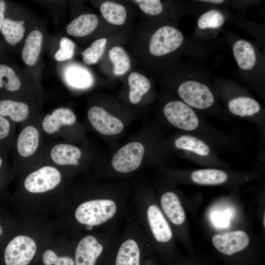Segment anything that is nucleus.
I'll return each instance as SVG.
<instances>
[{"label":"nucleus","mask_w":265,"mask_h":265,"mask_svg":"<svg viewBox=\"0 0 265 265\" xmlns=\"http://www.w3.org/2000/svg\"><path fill=\"white\" fill-rule=\"evenodd\" d=\"M76 206L74 218L87 232L120 227L132 213L129 202V190L119 186H99Z\"/></svg>","instance_id":"f257e3e1"},{"label":"nucleus","mask_w":265,"mask_h":265,"mask_svg":"<svg viewBox=\"0 0 265 265\" xmlns=\"http://www.w3.org/2000/svg\"><path fill=\"white\" fill-rule=\"evenodd\" d=\"M132 205L136 221L159 256L173 265L179 258L175 251L174 232L152 191L147 186H139Z\"/></svg>","instance_id":"f03ea898"},{"label":"nucleus","mask_w":265,"mask_h":265,"mask_svg":"<svg viewBox=\"0 0 265 265\" xmlns=\"http://www.w3.org/2000/svg\"><path fill=\"white\" fill-rule=\"evenodd\" d=\"M124 223L111 265H160L161 259L138 224L133 211Z\"/></svg>","instance_id":"7ed1b4c3"},{"label":"nucleus","mask_w":265,"mask_h":265,"mask_svg":"<svg viewBox=\"0 0 265 265\" xmlns=\"http://www.w3.org/2000/svg\"><path fill=\"white\" fill-rule=\"evenodd\" d=\"M119 228L97 231L80 238L75 248V265H111Z\"/></svg>","instance_id":"20e7f679"},{"label":"nucleus","mask_w":265,"mask_h":265,"mask_svg":"<svg viewBox=\"0 0 265 265\" xmlns=\"http://www.w3.org/2000/svg\"><path fill=\"white\" fill-rule=\"evenodd\" d=\"M39 114L21 125L16 134L11 151L13 165L17 170L29 169L38 165L45 144Z\"/></svg>","instance_id":"39448f33"},{"label":"nucleus","mask_w":265,"mask_h":265,"mask_svg":"<svg viewBox=\"0 0 265 265\" xmlns=\"http://www.w3.org/2000/svg\"><path fill=\"white\" fill-rule=\"evenodd\" d=\"M207 77L200 70L187 67L185 78L178 86L181 101L193 109H209L215 103V96Z\"/></svg>","instance_id":"423d86ee"},{"label":"nucleus","mask_w":265,"mask_h":265,"mask_svg":"<svg viewBox=\"0 0 265 265\" xmlns=\"http://www.w3.org/2000/svg\"><path fill=\"white\" fill-rule=\"evenodd\" d=\"M83 156L81 148L74 143L59 140H45L38 165L49 164L60 170L79 168L82 165Z\"/></svg>","instance_id":"0eeeda50"},{"label":"nucleus","mask_w":265,"mask_h":265,"mask_svg":"<svg viewBox=\"0 0 265 265\" xmlns=\"http://www.w3.org/2000/svg\"><path fill=\"white\" fill-rule=\"evenodd\" d=\"M77 117L70 108L60 107L44 115H40V126L46 141L59 140L72 143L71 130L77 124Z\"/></svg>","instance_id":"6e6552de"},{"label":"nucleus","mask_w":265,"mask_h":265,"mask_svg":"<svg viewBox=\"0 0 265 265\" xmlns=\"http://www.w3.org/2000/svg\"><path fill=\"white\" fill-rule=\"evenodd\" d=\"M232 52L239 72L246 77H263V60L251 42L236 38L232 42Z\"/></svg>","instance_id":"1a4fd4ad"},{"label":"nucleus","mask_w":265,"mask_h":265,"mask_svg":"<svg viewBox=\"0 0 265 265\" xmlns=\"http://www.w3.org/2000/svg\"><path fill=\"white\" fill-rule=\"evenodd\" d=\"M62 173L52 165L43 163L38 165L26 176L23 186L30 193H44L53 190L62 181Z\"/></svg>","instance_id":"9d476101"},{"label":"nucleus","mask_w":265,"mask_h":265,"mask_svg":"<svg viewBox=\"0 0 265 265\" xmlns=\"http://www.w3.org/2000/svg\"><path fill=\"white\" fill-rule=\"evenodd\" d=\"M144 153V145L138 141L131 142L122 146L112 158V172L121 176L134 172L140 166Z\"/></svg>","instance_id":"9b49d317"},{"label":"nucleus","mask_w":265,"mask_h":265,"mask_svg":"<svg viewBox=\"0 0 265 265\" xmlns=\"http://www.w3.org/2000/svg\"><path fill=\"white\" fill-rule=\"evenodd\" d=\"M185 37L178 28L163 26L157 29L150 40L149 50L155 56L161 57L172 53L184 46Z\"/></svg>","instance_id":"f8f14e48"},{"label":"nucleus","mask_w":265,"mask_h":265,"mask_svg":"<svg viewBox=\"0 0 265 265\" xmlns=\"http://www.w3.org/2000/svg\"><path fill=\"white\" fill-rule=\"evenodd\" d=\"M163 111L168 122L177 128L190 132L199 126V119L194 109L181 100L168 102Z\"/></svg>","instance_id":"ddd939ff"},{"label":"nucleus","mask_w":265,"mask_h":265,"mask_svg":"<svg viewBox=\"0 0 265 265\" xmlns=\"http://www.w3.org/2000/svg\"><path fill=\"white\" fill-rule=\"evenodd\" d=\"M36 250V244L32 238L18 236L8 243L5 249V263L6 265H27L34 257Z\"/></svg>","instance_id":"4468645a"},{"label":"nucleus","mask_w":265,"mask_h":265,"mask_svg":"<svg viewBox=\"0 0 265 265\" xmlns=\"http://www.w3.org/2000/svg\"><path fill=\"white\" fill-rule=\"evenodd\" d=\"M157 200L174 232H178L186 220L185 211L179 197L173 190L167 189L163 190Z\"/></svg>","instance_id":"2eb2a0df"},{"label":"nucleus","mask_w":265,"mask_h":265,"mask_svg":"<svg viewBox=\"0 0 265 265\" xmlns=\"http://www.w3.org/2000/svg\"><path fill=\"white\" fill-rule=\"evenodd\" d=\"M87 116L91 127L103 135H116L124 129L123 122L103 107L97 106L91 107L88 110Z\"/></svg>","instance_id":"dca6fc26"},{"label":"nucleus","mask_w":265,"mask_h":265,"mask_svg":"<svg viewBox=\"0 0 265 265\" xmlns=\"http://www.w3.org/2000/svg\"><path fill=\"white\" fill-rule=\"evenodd\" d=\"M226 15L221 9L212 7L198 17L194 36L197 39L208 38L220 31L226 21Z\"/></svg>","instance_id":"f3484780"},{"label":"nucleus","mask_w":265,"mask_h":265,"mask_svg":"<svg viewBox=\"0 0 265 265\" xmlns=\"http://www.w3.org/2000/svg\"><path fill=\"white\" fill-rule=\"evenodd\" d=\"M0 115L15 124L22 125L37 116L29 105L22 101L11 99L0 100Z\"/></svg>","instance_id":"a211bd4d"},{"label":"nucleus","mask_w":265,"mask_h":265,"mask_svg":"<svg viewBox=\"0 0 265 265\" xmlns=\"http://www.w3.org/2000/svg\"><path fill=\"white\" fill-rule=\"evenodd\" d=\"M227 106L232 114L241 117L254 116L261 109L260 104L256 99L246 95L233 96L228 99Z\"/></svg>","instance_id":"6ab92c4d"},{"label":"nucleus","mask_w":265,"mask_h":265,"mask_svg":"<svg viewBox=\"0 0 265 265\" xmlns=\"http://www.w3.org/2000/svg\"><path fill=\"white\" fill-rule=\"evenodd\" d=\"M43 41V34L38 30H33L28 34L22 52V59L26 65L33 66L36 63L41 51Z\"/></svg>","instance_id":"aec40b11"},{"label":"nucleus","mask_w":265,"mask_h":265,"mask_svg":"<svg viewBox=\"0 0 265 265\" xmlns=\"http://www.w3.org/2000/svg\"><path fill=\"white\" fill-rule=\"evenodd\" d=\"M98 18L94 14H84L72 21L67 26V33L73 36L82 37L92 32L97 27Z\"/></svg>","instance_id":"412c9836"},{"label":"nucleus","mask_w":265,"mask_h":265,"mask_svg":"<svg viewBox=\"0 0 265 265\" xmlns=\"http://www.w3.org/2000/svg\"><path fill=\"white\" fill-rule=\"evenodd\" d=\"M64 78L68 84L79 89L89 87L94 81L93 77L88 70L76 65L66 68Z\"/></svg>","instance_id":"4be33fe9"},{"label":"nucleus","mask_w":265,"mask_h":265,"mask_svg":"<svg viewBox=\"0 0 265 265\" xmlns=\"http://www.w3.org/2000/svg\"><path fill=\"white\" fill-rule=\"evenodd\" d=\"M193 182L201 185H217L225 183L228 175L224 171L213 168L200 169L190 175Z\"/></svg>","instance_id":"5701e85b"},{"label":"nucleus","mask_w":265,"mask_h":265,"mask_svg":"<svg viewBox=\"0 0 265 265\" xmlns=\"http://www.w3.org/2000/svg\"><path fill=\"white\" fill-rule=\"evenodd\" d=\"M128 83L130 86L129 99L133 104H138L151 88L149 80L145 76L136 72L132 73L129 76Z\"/></svg>","instance_id":"b1692460"},{"label":"nucleus","mask_w":265,"mask_h":265,"mask_svg":"<svg viewBox=\"0 0 265 265\" xmlns=\"http://www.w3.org/2000/svg\"><path fill=\"white\" fill-rule=\"evenodd\" d=\"M174 144L178 149L191 152L200 156L206 157L210 153L208 145L202 140L192 135L180 136L175 140Z\"/></svg>","instance_id":"393cba45"},{"label":"nucleus","mask_w":265,"mask_h":265,"mask_svg":"<svg viewBox=\"0 0 265 265\" xmlns=\"http://www.w3.org/2000/svg\"><path fill=\"white\" fill-rule=\"evenodd\" d=\"M23 20L4 19L1 31L5 41L12 46L16 45L23 38L25 28Z\"/></svg>","instance_id":"a878e982"},{"label":"nucleus","mask_w":265,"mask_h":265,"mask_svg":"<svg viewBox=\"0 0 265 265\" xmlns=\"http://www.w3.org/2000/svg\"><path fill=\"white\" fill-rule=\"evenodd\" d=\"M100 11L105 20L111 24L122 25L126 21L127 12L125 7L116 2H103L100 6Z\"/></svg>","instance_id":"bb28decb"},{"label":"nucleus","mask_w":265,"mask_h":265,"mask_svg":"<svg viewBox=\"0 0 265 265\" xmlns=\"http://www.w3.org/2000/svg\"><path fill=\"white\" fill-rule=\"evenodd\" d=\"M109 58L114 65V74L122 75L129 70L131 61L128 53L120 46H115L108 52Z\"/></svg>","instance_id":"cd10ccee"},{"label":"nucleus","mask_w":265,"mask_h":265,"mask_svg":"<svg viewBox=\"0 0 265 265\" xmlns=\"http://www.w3.org/2000/svg\"><path fill=\"white\" fill-rule=\"evenodd\" d=\"M21 86L20 79L10 67L0 64V89L4 88L10 92L18 91Z\"/></svg>","instance_id":"c85d7f7f"},{"label":"nucleus","mask_w":265,"mask_h":265,"mask_svg":"<svg viewBox=\"0 0 265 265\" xmlns=\"http://www.w3.org/2000/svg\"><path fill=\"white\" fill-rule=\"evenodd\" d=\"M17 125L0 115V148L11 151Z\"/></svg>","instance_id":"c756f323"},{"label":"nucleus","mask_w":265,"mask_h":265,"mask_svg":"<svg viewBox=\"0 0 265 265\" xmlns=\"http://www.w3.org/2000/svg\"><path fill=\"white\" fill-rule=\"evenodd\" d=\"M107 40L105 38L94 41L89 47L82 52L83 62L87 65L97 63L103 55Z\"/></svg>","instance_id":"7c9ffc66"},{"label":"nucleus","mask_w":265,"mask_h":265,"mask_svg":"<svg viewBox=\"0 0 265 265\" xmlns=\"http://www.w3.org/2000/svg\"><path fill=\"white\" fill-rule=\"evenodd\" d=\"M60 48L54 55L55 59L59 62L71 59L74 55L76 45L71 39L62 37L59 43Z\"/></svg>","instance_id":"2f4dec72"},{"label":"nucleus","mask_w":265,"mask_h":265,"mask_svg":"<svg viewBox=\"0 0 265 265\" xmlns=\"http://www.w3.org/2000/svg\"><path fill=\"white\" fill-rule=\"evenodd\" d=\"M45 265H75L74 259L68 256L58 257L52 250H47L43 255Z\"/></svg>","instance_id":"473e14b6"},{"label":"nucleus","mask_w":265,"mask_h":265,"mask_svg":"<svg viewBox=\"0 0 265 265\" xmlns=\"http://www.w3.org/2000/svg\"><path fill=\"white\" fill-rule=\"evenodd\" d=\"M133 1L138 4L143 12L150 15H159L163 10V5L159 0H136Z\"/></svg>","instance_id":"72a5a7b5"},{"label":"nucleus","mask_w":265,"mask_h":265,"mask_svg":"<svg viewBox=\"0 0 265 265\" xmlns=\"http://www.w3.org/2000/svg\"><path fill=\"white\" fill-rule=\"evenodd\" d=\"M173 265H212V264L197 260L192 259L189 260L182 259L179 258Z\"/></svg>","instance_id":"f704fd0d"},{"label":"nucleus","mask_w":265,"mask_h":265,"mask_svg":"<svg viewBox=\"0 0 265 265\" xmlns=\"http://www.w3.org/2000/svg\"><path fill=\"white\" fill-rule=\"evenodd\" d=\"M10 151L8 150L0 148V171L6 168Z\"/></svg>","instance_id":"c9c22d12"},{"label":"nucleus","mask_w":265,"mask_h":265,"mask_svg":"<svg viewBox=\"0 0 265 265\" xmlns=\"http://www.w3.org/2000/svg\"><path fill=\"white\" fill-rule=\"evenodd\" d=\"M5 2L3 0H0V30L2 28L4 21V12L5 11Z\"/></svg>","instance_id":"e433bc0d"},{"label":"nucleus","mask_w":265,"mask_h":265,"mask_svg":"<svg viewBox=\"0 0 265 265\" xmlns=\"http://www.w3.org/2000/svg\"><path fill=\"white\" fill-rule=\"evenodd\" d=\"M2 233V228L1 226L0 225V236L1 235Z\"/></svg>","instance_id":"4c0bfd02"},{"label":"nucleus","mask_w":265,"mask_h":265,"mask_svg":"<svg viewBox=\"0 0 265 265\" xmlns=\"http://www.w3.org/2000/svg\"><path fill=\"white\" fill-rule=\"evenodd\" d=\"M265 215H264V226L265 227Z\"/></svg>","instance_id":"58836bf2"}]
</instances>
